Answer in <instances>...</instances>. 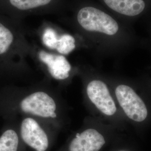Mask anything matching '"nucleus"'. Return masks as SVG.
<instances>
[{
  "label": "nucleus",
  "mask_w": 151,
  "mask_h": 151,
  "mask_svg": "<svg viewBox=\"0 0 151 151\" xmlns=\"http://www.w3.org/2000/svg\"><path fill=\"white\" fill-rule=\"evenodd\" d=\"M7 127L0 136V151H17L20 142L19 122L7 120Z\"/></svg>",
  "instance_id": "nucleus-9"
},
{
  "label": "nucleus",
  "mask_w": 151,
  "mask_h": 151,
  "mask_svg": "<svg viewBox=\"0 0 151 151\" xmlns=\"http://www.w3.org/2000/svg\"><path fill=\"white\" fill-rule=\"evenodd\" d=\"M38 58L46 66L49 77L60 86H65L70 83L72 66L64 55L41 50L38 53Z\"/></svg>",
  "instance_id": "nucleus-5"
},
{
  "label": "nucleus",
  "mask_w": 151,
  "mask_h": 151,
  "mask_svg": "<svg viewBox=\"0 0 151 151\" xmlns=\"http://www.w3.org/2000/svg\"><path fill=\"white\" fill-rule=\"evenodd\" d=\"M0 116L7 120L19 116L32 117L54 129L67 127L70 123L65 100L49 80L27 86L0 88Z\"/></svg>",
  "instance_id": "nucleus-1"
},
{
  "label": "nucleus",
  "mask_w": 151,
  "mask_h": 151,
  "mask_svg": "<svg viewBox=\"0 0 151 151\" xmlns=\"http://www.w3.org/2000/svg\"><path fill=\"white\" fill-rule=\"evenodd\" d=\"M105 144V138L99 130L87 128L76 133L69 143L68 151H99Z\"/></svg>",
  "instance_id": "nucleus-7"
},
{
  "label": "nucleus",
  "mask_w": 151,
  "mask_h": 151,
  "mask_svg": "<svg viewBox=\"0 0 151 151\" xmlns=\"http://www.w3.org/2000/svg\"><path fill=\"white\" fill-rule=\"evenodd\" d=\"M51 0H10L12 5L20 10H25L47 5Z\"/></svg>",
  "instance_id": "nucleus-12"
},
{
  "label": "nucleus",
  "mask_w": 151,
  "mask_h": 151,
  "mask_svg": "<svg viewBox=\"0 0 151 151\" xmlns=\"http://www.w3.org/2000/svg\"><path fill=\"white\" fill-rule=\"evenodd\" d=\"M77 20L82 27L89 32L114 35L119 32V25L111 16L93 7H85L79 11Z\"/></svg>",
  "instance_id": "nucleus-3"
},
{
  "label": "nucleus",
  "mask_w": 151,
  "mask_h": 151,
  "mask_svg": "<svg viewBox=\"0 0 151 151\" xmlns=\"http://www.w3.org/2000/svg\"><path fill=\"white\" fill-rule=\"evenodd\" d=\"M75 48V38L70 35L65 34L59 38L55 50L61 55H68Z\"/></svg>",
  "instance_id": "nucleus-10"
},
{
  "label": "nucleus",
  "mask_w": 151,
  "mask_h": 151,
  "mask_svg": "<svg viewBox=\"0 0 151 151\" xmlns=\"http://www.w3.org/2000/svg\"><path fill=\"white\" fill-rule=\"evenodd\" d=\"M86 92L88 100L100 113L106 116H112L116 113L115 104L104 81L96 79L89 81Z\"/></svg>",
  "instance_id": "nucleus-6"
},
{
  "label": "nucleus",
  "mask_w": 151,
  "mask_h": 151,
  "mask_svg": "<svg viewBox=\"0 0 151 151\" xmlns=\"http://www.w3.org/2000/svg\"><path fill=\"white\" fill-rule=\"evenodd\" d=\"M14 41L12 32L0 23V55L6 53Z\"/></svg>",
  "instance_id": "nucleus-11"
},
{
  "label": "nucleus",
  "mask_w": 151,
  "mask_h": 151,
  "mask_svg": "<svg viewBox=\"0 0 151 151\" xmlns=\"http://www.w3.org/2000/svg\"><path fill=\"white\" fill-rule=\"evenodd\" d=\"M59 37L53 29L48 27L44 32L42 41L44 45L50 49H56Z\"/></svg>",
  "instance_id": "nucleus-13"
},
{
  "label": "nucleus",
  "mask_w": 151,
  "mask_h": 151,
  "mask_svg": "<svg viewBox=\"0 0 151 151\" xmlns=\"http://www.w3.org/2000/svg\"><path fill=\"white\" fill-rule=\"evenodd\" d=\"M105 4L113 11L128 17H135L146 9L144 0H104Z\"/></svg>",
  "instance_id": "nucleus-8"
},
{
  "label": "nucleus",
  "mask_w": 151,
  "mask_h": 151,
  "mask_svg": "<svg viewBox=\"0 0 151 151\" xmlns=\"http://www.w3.org/2000/svg\"><path fill=\"white\" fill-rule=\"evenodd\" d=\"M115 95L120 105L129 118L138 122L146 119L148 111L146 105L130 87L119 85L115 89Z\"/></svg>",
  "instance_id": "nucleus-4"
},
{
  "label": "nucleus",
  "mask_w": 151,
  "mask_h": 151,
  "mask_svg": "<svg viewBox=\"0 0 151 151\" xmlns=\"http://www.w3.org/2000/svg\"></svg>",
  "instance_id": "nucleus-14"
},
{
  "label": "nucleus",
  "mask_w": 151,
  "mask_h": 151,
  "mask_svg": "<svg viewBox=\"0 0 151 151\" xmlns=\"http://www.w3.org/2000/svg\"><path fill=\"white\" fill-rule=\"evenodd\" d=\"M19 134L22 141L35 151H46L49 145L47 130L53 128L32 117H22L19 122ZM54 129V128H53Z\"/></svg>",
  "instance_id": "nucleus-2"
}]
</instances>
